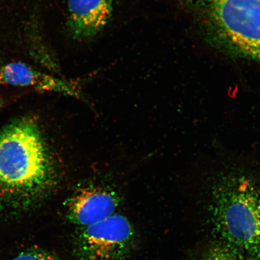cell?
<instances>
[{
	"mask_svg": "<svg viewBox=\"0 0 260 260\" xmlns=\"http://www.w3.org/2000/svg\"><path fill=\"white\" fill-rule=\"evenodd\" d=\"M207 179V204L222 243L260 256V168L226 164Z\"/></svg>",
	"mask_w": 260,
	"mask_h": 260,
	"instance_id": "obj_1",
	"label": "cell"
},
{
	"mask_svg": "<svg viewBox=\"0 0 260 260\" xmlns=\"http://www.w3.org/2000/svg\"><path fill=\"white\" fill-rule=\"evenodd\" d=\"M54 180L47 146L34 121L19 119L0 132V209H28Z\"/></svg>",
	"mask_w": 260,
	"mask_h": 260,
	"instance_id": "obj_2",
	"label": "cell"
},
{
	"mask_svg": "<svg viewBox=\"0 0 260 260\" xmlns=\"http://www.w3.org/2000/svg\"><path fill=\"white\" fill-rule=\"evenodd\" d=\"M138 245L129 220L114 214L99 222L80 227L72 240L73 255L79 260H125Z\"/></svg>",
	"mask_w": 260,
	"mask_h": 260,
	"instance_id": "obj_3",
	"label": "cell"
},
{
	"mask_svg": "<svg viewBox=\"0 0 260 260\" xmlns=\"http://www.w3.org/2000/svg\"><path fill=\"white\" fill-rule=\"evenodd\" d=\"M214 22L233 46L260 60V0H206Z\"/></svg>",
	"mask_w": 260,
	"mask_h": 260,
	"instance_id": "obj_4",
	"label": "cell"
},
{
	"mask_svg": "<svg viewBox=\"0 0 260 260\" xmlns=\"http://www.w3.org/2000/svg\"><path fill=\"white\" fill-rule=\"evenodd\" d=\"M120 202L118 195L106 188H84L68 203L67 217L80 227L92 225L115 214Z\"/></svg>",
	"mask_w": 260,
	"mask_h": 260,
	"instance_id": "obj_5",
	"label": "cell"
},
{
	"mask_svg": "<svg viewBox=\"0 0 260 260\" xmlns=\"http://www.w3.org/2000/svg\"><path fill=\"white\" fill-rule=\"evenodd\" d=\"M113 0H68V27L74 39L90 40L110 20Z\"/></svg>",
	"mask_w": 260,
	"mask_h": 260,
	"instance_id": "obj_6",
	"label": "cell"
},
{
	"mask_svg": "<svg viewBox=\"0 0 260 260\" xmlns=\"http://www.w3.org/2000/svg\"><path fill=\"white\" fill-rule=\"evenodd\" d=\"M0 84L28 87L41 92L80 96V90L76 84L41 72L19 61L10 63L0 68Z\"/></svg>",
	"mask_w": 260,
	"mask_h": 260,
	"instance_id": "obj_7",
	"label": "cell"
},
{
	"mask_svg": "<svg viewBox=\"0 0 260 260\" xmlns=\"http://www.w3.org/2000/svg\"><path fill=\"white\" fill-rule=\"evenodd\" d=\"M248 255L222 242L211 245L198 260H251Z\"/></svg>",
	"mask_w": 260,
	"mask_h": 260,
	"instance_id": "obj_8",
	"label": "cell"
},
{
	"mask_svg": "<svg viewBox=\"0 0 260 260\" xmlns=\"http://www.w3.org/2000/svg\"><path fill=\"white\" fill-rule=\"evenodd\" d=\"M12 260H60L56 255L43 248L31 247L19 253Z\"/></svg>",
	"mask_w": 260,
	"mask_h": 260,
	"instance_id": "obj_9",
	"label": "cell"
},
{
	"mask_svg": "<svg viewBox=\"0 0 260 260\" xmlns=\"http://www.w3.org/2000/svg\"><path fill=\"white\" fill-rule=\"evenodd\" d=\"M2 101L1 100V99H0V107L2 106Z\"/></svg>",
	"mask_w": 260,
	"mask_h": 260,
	"instance_id": "obj_10",
	"label": "cell"
}]
</instances>
